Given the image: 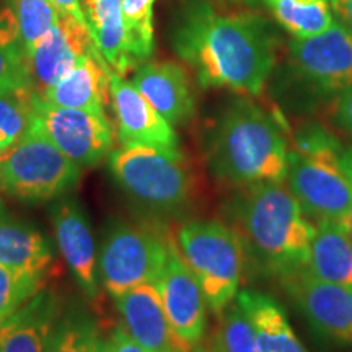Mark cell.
<instances>
[{"label":"cell","instance_id":"14","mask_svg":"<svg viewBox=\"0 0 352 352\" xmlns=\"http://www.w3.org/2000/svg\"><path fill=\"white\" fill-rule=\"evenodd\" d=\"M109 98L116 116L118 139L122 147L178 148V135L173 126L148 103L132 82L124 77L111 74L109 80Z\"/></svg>","mask_w":352,"mask_h":352},{"label":"cell","instance_id":"33","mask_svg":"<svg viewBox=\"0 0 352 352\" xmlns=\"http://www.w3.org/2000/svg\"><path fill=\"white\" fill-rule=\"evenodd\" d=\"M334 121L338 126L352 134V87L342 91L334 104Z\"/></svg>","mask_w":352,"mask_h":352},{"label":"cell","instance_id":"15","mask_svg":"<svg viewBox=\"0 0 352 352\" xmlns=\"http://www.w3.org/2000/svg\"><path fill=\"white\" fill-rule=\"evenodd\" d=\"M95 47L88 26L67 15H59L57 23L30 51V69L38 94L56 85L76 67L78 60Z\"/></svg>","mask_w":352,"mask_h":352},{"label":"cell","instance_id":"24","mask_svg":"<svg viewBox=\"0 0 352 352\" xmlns=\"http://www.w3.org/2000/svg\"><path fill=\"white\" fill-rule=\"evenodd\" d=\"M272 15L294 38H310L333 25L329 0H264Z\"/></svg>","mask_w":352,"mask_h":352},{"label":"cell","instance_id":"4","mask_svg":"<svg viewBox=\"0 0 352 352\" xmlns=\"http://www.w3.org/2000/svg\"><path fill=\"white\" fill-rule=\"evenodd\" d=\"M340 140L321 126H308L289 148V189L308 219L336 220L352 210V183L341 165Z\"/></svg>","mask_w":352,"mask_h":352},{"label":"cell","instance_id":"7","mask_svg":"<svg viewBox=\"0 0 352 352\" xmlns=\"http://www.w3.org/2000/svg\"><path fill=\"white\" fill-rule=\"evenodd\" d=\"M82 168L51 142L36 124L23 134L0 162V188L26 204H39L72 192Z\"/></svg>","mask_w":352,"mask_h":352},{"label":"cell","instance_id":"12","mask_svg":"<svg viewBox=\"0 0 352 352\" xmlns=\"http://www.w3.org/2000/svg\"><path fill=\"white\" fill-rule=\"evenodd\" d=\"M298 74L324 94H342L352 87V33L334 20L323 33L290 43Z\"/></svg>","mask_w":352,"mask_h":352},{"label":"cell","instance_id":"39","mask_svg":"<svg viewBox=\"0 0 352 352\" xmlns=\"http://www.w3.org/2000/svg\"><path fill=\"white\" fill-rule=\"evenodd\" d=\"M95 352H104V340H103V338H101V340H100V342H98V346H96Z\"/></svg>","mask_w":352,"mask_h":352},{"label":"cell","instance_id":"41","mask_svg":"<svg viewBox=\"0 0 352 352\" xmlns=\"http://www.w3.org/2000/svg\"><path fill=\"white\" fill-rule=\"evenodd\" d=\"M245 2H252V3H254V2H258V0H245Z\"/></svg>","mask_w":352,"mask_h":352},{"label":"cell","instance_id":"9","mask_svg":"<svg viewBox=\"0 0 352 352\" xmlns=\"http://www.w3.org/2000/svg\"><path fill=\"white\" fill-rule=\"evenodd\" d=\"M30 122L80 168L96 166L113 148L114 129L104 111L56 107L36 91Z\"/></svg>","mask_w":352,"mask_h":352},{"label":"cell","instance_id":"25","mask_svg":"<svg viewBox=\"0 0 352 352\" xmlns=\"http://www.w3.org/2000/svg\"><path fill=\"white\" fill-rule=\"evenodd\" d=\"M101 340L100 329L85 308H64L46 352H95Z\"/></svg>","mask_w":352,"mask_h":352},{"label":"cell","instance_id":"34","mask_svg":"<svg viewBox=\"0 0 352 352\" xmlns=\"http://www.w3.org/2000/svg\"><path fill=\"white\" fill-rule=\"evenodd\" d=\"M51 3L56 7V10L59 15L72 16V19L80 21L82 25L88 26L87 19H85V12H83L82 0H51Z\"/></svg>","mask_w":352,"mask_h":352},{"label":"cell","instance_id":"10","mask_svg":"<svg viewBox=\"0 0 352 352\" xmlns=\"http://www.w3.org/2000/svg\"><path fill=\"white\" fill-rule=\"evenodd\" d=\"M155 284L171 331L179 344L186 351L201 344L206 340L208 329V300L173 240Z\"/></svg>","mask_w":352,"mask_h":352},{"label":"cell","instance_id":"35","mask_svg":"<svg viewBox=\"0 0 352 352\" xmlns=\"http://www.w3.org/2000/svg\"><path fill=\"white\" fill-rule=\"evenodd\" d=\"M329 6L338 15V20L352 33V0H329Z\"/></svg>","mask_w":352,"mask_h":352},{"label":"cell","instance_id":"27","mask_svg":"<svg viewBox=\"0 0 352 352\" xmlns=\"http://www.w3.org/2000/svg\"><path fill=\"white\" fill-rule=\"evenodd\" d=\"M34 87L0 91V147L7 152L28 127Z\"/></svg>","mask_w":352,"mask_h":352},{"label":"cell","instance_id":"36","mask_svg":"<svg viewBox=\"0 0 352 352\" xmlns=\"http://www.w3.org/2000/svg\"><path fill=\"white\" fill-rule=\"evenodd\" d=\"M341 165H342V170H344L346 176L349 178V182L352 183V147L349 148V151L342 152Z\"/></svg>","mask_w":352,"mask_h":352},{"label":"cell","instance_id":"11","mask_svg":"<svg viewBox=\"0 0 352 352\" xmlns=\"http://www.w3.org/2000/svg\"><path fill=\"white\" fill-rule=\"evenodd\" d=\"M280 279L316 333L341 346H352V285L316 279L305 270Z\"/></svg>","mask_w":352,"mask_h":352},{"label":"cell","instance_id":"21","mask_svg":"<svg viewBox=\"0 0 352 352\" xmlns=\"http://www.w3.org/2000/svg\"><path fill=\"white\" fill-rule=\"evenodd\" d=\"M54 259L46 236L0 206V264L12 270L47 272Z\"/></svg>","mask_w":352,"mask_h":352},{"label":"cell","instance_id":"28","mask_svg":"<svg viewBox=\"0 0 352 352\" xmlns=\"http://www.w3.org/2000/svg\"><path fill=\"white\" fill-rule=\"evenodd\" d=\"M217 352H259L256 334L239 302L219 314V327L212 336Z\"/></svg>","mask_w":352,"mask_h":352},{"label":"cell","instance_id":"5","mask_svg":"<svg viewBox=\"0 0 352 352\" xmlns=\"http://www.w3.org/2000/svg\"><path fill=\"white\" fill-rule=\"evenodd\" d=\"M176 246L204 292L208 307L222 314L240 292L245 243L235 228L219 220H191L176 233Z\"/></svg>","mask_w":352,"mask_h":352},{"label":"cell","instance_id":"37","mask_svg":"<svg viewBox=\"0 0 352 352\" xmlns=\"http://www.w3.org/2000/svg\"><path fill=\"white\" fill-rule=\"evenodd\" d=\"M186 352H217V349H215V344L212 340L209 341H202L201 344H197L196 347H192V349H189Z\"/></svg>","mask_w":352,"mask_h":352},{"label":"cell","instance_id":"32","mask_svg":"<svg viewBox=\"0 0 352 352\" xmlns=\"http://www.w3.org/2000/svg\"><path fill=\"white\" fill-rule=\"evenodd\" d=\"M104 352H147L142 346H139L129 333L122 328V324H118L111 329L109 336L104 340Z\"/></svg>","mask_w":352,"mask_h":352},{"label":"cell","instance_id":"22","mask_svg":"<svg viewBox=\"0 0 352 352\" xmlns=\"http://www.w3.org/2000/svg\"><path fill=\"white\" fill-rule=\"evenodd\" d=\"M305 271L316 279L352 285V236L340 222H316Z\"/></svg>","mask_w":352,"mask_h":352},{"label":"cell","instance_id":"3","mask_svg":"<svg viewBox=\"0 0 352 352\" xmlns=\"http://www.w3.org/2000/svg\"><path fill=\"white\" fill-rule=\"evenodd\" d=\"M233 215L245 246L267 271L284 277L305 270L315 226L283 183L246 186Z\"/></svg>","mask_w":352,"mask_h":352},{"label":"cell","instance_id":"26","mask_svg":"<svg viewBox=\"0 0 352 352\" xmlns=\"http://www.w3.org/2000/svg\"><path fill=\"white\" fill-rule=\"evenodd\" d=\"M47 272L12 270L0 264V327L44 287Z\"/></svg>","mask_w":352,"mask_h":352},{"label":"cell","instance_id":"29","mask_svg":"<svg viewBox=\"0 0 352 352\" xmlns=\"http://www.w3.org/2000/svg\"><path fill=\"white\" fill-rule=\"evenodd\" d=\"M153 3L155 0H122V15L135 63L142 65L153 52Z\"/></svg>","mask_w":352,"mask_h":352},{"label":"cell","instance_id":"16","mask_svg":"<svg viewBox=\"0 0 352 352\" xmlns=\"http://www.w3.org/2000/svg\"><path fill=\"white\" fill-rule=\"evenodd\" d=\"M122 328L147 352H186L175 338L155 283H145L113 298Z\"/></svg>","mask_w":352,"mask_h":352},{"label":"cell","instance_id":"13","mask_svg":"<svg viewBox=\"0 0 352 352\" xmlns=\"http://www.w3.org/2000/svg\"><path fill=\"white\" fill-rule=\"evenodd\" d=\"M51 220L56 243L74 279L88 298H96L100 296L98 256L85 209L77 199L65 195L52 204Z\"/></svg>","mask_w":352,"mask_h":352},{"label":"cell","instance_id":"8","mask_svg":"<svg viewBox=\"0 0 352 352\" xmlns=\"http://www.w3.org/2000/svg\"><path fill=\"white\" fill-rule=\"evenodd\" d=\"M171 239L129 222H114L101 240L98 272L113 298L145 283H155L170 253Z\"/></svg>","mask_w":352,"mask_h":352},{"label":"cell","instance_id":"18","mask_svg":"<svg viewBox=\"0 0 352 352\" xmlns=\"http://www.w3.org/2000/svg\"><path fill=\"white\" fill-rule=\"evenodd\" d=\"M132 83L171 126L186 124L195 114L191 83L179 64L162 60L139 65Z\"/></svg>","mask_w":352,"mask_h":352},{"label":"cell","instance_id":"1","mask_svg":"<svg viewBox=\"0 0 352 352\" xmlns=\"http://www.w3.org/2000/svg\"><path fill=\"white\" fill-rule=\"evenodd\" d=\"M176 54L196 70L206 88L259 95L276 63V36L258 15L219 13L208 2H192L175 26Z\"/></svg>","mask_w":352,"mask_h":352},{"label":"cell","instance_id":"6","mask_svg":"<svg viewBox=\"0 0 352 352\" xmlns=\"http://www.w3.org/2000/svg\"><path fill=\"white\" fill-rule=\"evenodd\" d=\"M109 171L131 199L155 212H179L192 197L195 178L179 148L121 147L109 155Z\"/></svg>","mask_w":352,"mask_h":352},{"label":"cell","instance_id":"17","mask_svg":"<svg viewBox=\"0 0 352 352\" xmlns=\"http://www.w3.org/2000/svg\"><path fill=\"white\" fill-rule=\"evenodd\" d=\"M63 311V296L43 287L0 327V352H46Z\"/></svg>","mask_w":352,"mask_h":352},{"label":"cell","instance_id":"30","mask_svg":"<svg viewBox=\"0 0 352 352\" xmlns=\"http://www.w3.org/2000/svg\"><path fill=\"white\" fill-rule=\"evenodd\" d=\"M15 15L26 54L59 20V13L51 0H15Z\"/></svg>","mask_w":352,"mask_h":352},{"label":"cell","instance_id":"31","mask_svg":"<svg viewBox=\"0 0 352 352\" xmlns=\"http://www.w3.org/2000/svg\"><path fill=\"white\" fill-rule=\"evenodd\" d=\"M34 87L23 41H0V91Z\"/></svg>","mask_w":352,"mask_h":352},{"label":"cell","instance_id":"40","mask_svg":"<svg viewBox=\"0 0 352 352\" xmlns=\"http://www.w3.org/2000/svg\"><path fill=\"white\" fill-rule=\"evenodd\" d=\"M3 155H6V152H3V151H2V147H0V162H2Z\"/></svg>","mask_w":352,"mask_h":352},{"label":"cell","instance_id":"19","mask_svg":"<svg viewBox=\"0 0 352 352\" xmlns=\"http://www.w3.org/2000/svg\"><path fill=\"white\" fill-rule=\"evenodd\" d=\"M111 74V67L94 47L67 76L39 95L56 107L104 111V104L109 101Z\"/></svg>","mask_w":352,"mask_h":352},{"label":"cell","instance_id":"23","mask_svg":"<svg viewBox=\"0 0 352 352\" xmlns=\"http://www.w3.org/2000/svg\"><path fill=\"white\" fill-rule=\"evenodd\" d=\"M236 302L252 321L259 352H308L274 298L254 290H241Z\"/></svg>","mask_w":352,"mask_h":352},{"label":"cell","instance_id":"38","mask_svg":"<svg viewBox=\"0 0 352 352\" xmlns=\"http://www.w3.org/2000/svg\"><path fill=\"white\" fill-rule=\"evenodd\" d=\"M340 223L342 226V228H344V230L352 236V210L346 215V217H342L340 220Z\"/></svg>","mask_w":352,"mask_h":352},{"label":"cell","instance_id":"2","mask_svg":"<svg viewBox=\"0 0 352 352\" xmlns=\"http://www.w3.org/2000/svg\"><path fill=\"white\" fill-rule=\"evenodd\" d=\"M289 147L274 116L248 100H239L222 114L208 145L215 178L235 186L283 183Z\"/></svg>","mask_w":352,"mask_h":352},{"label":"cell","instance_id":"20","mask_svg":"<svg viewBox=\"0 0 352 352\" xmlns=\"http://www.w3.org/2000/svg\"><path fill=\"white\" fill-rule=\"evenodd\" d=\"M82 6L91 41L113 72L126 77L138 69L122 15V0H82Z\"/></svg>","mask_w":352,"mask_h":352}]
</instances>
